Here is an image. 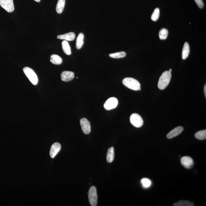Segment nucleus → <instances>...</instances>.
Returning <instances> with one entry per match:
<instances>
[{"label":"nucleus","mask_w":206,"mask_h":206,"mask_svg":"<svg viewBox=\"0 0 206 206\" xmlns=\"http://www.w3.org/2000/svg\"><path fill=\"white\" fill-rule=\"evenodd\" d=\"M171 78V73L166 71L164 72L160 78L158 84V87L161 90H163L168 85Z\"/></svg>","instance_id":"1"},{"label":"nucleus","mask_w":206,"mask_h":206,"mask_svg":"<svg viewBox=\"0 0 206 206\" xmlns=\"http://www.w3.org/2000/svg\"><path fill=\"white\" fill-rule=\"evenodd\" d=\"M124 85L129 89L134 90H140L141 84L136 79L132 78H126L123 80Z\"/></svg>","instance_id":"2"},{"label":"nucleus","mask_w":206,"mask_h":206,"mask_svg":"<svg viewBox=\"0 0 206 206\" xmlns=\"http://www.w3.org/2000/svg\"><path fill=\"white\" fill-rule=\"evenodd\" d=\"M23 71L30 82L34 85H37L38 83V79L36 74L34 71L32 69L28 67L24 68Z\"/></svg>","instance_id":"3"},{"label":"nucleus","mask_w":206,"mask_h":206,"mask_svg":"<svg viewBox=\"0 0 206 206\" xmlns=\"http://www.w3.org/2000/svg\"><path fill=\"white\" fill-rule=\"evenodd\" d=\"M89 203L92 206H96L97 204L98 197L96 187L92 186L89 189L88 192Z\"/></svg>","instance_id":"4"},{"label":"nucleus","mask_w":206,"mask_h":206,"mask_svg":"<svg viewBox=\"0 0 206 206\" xmlns=\"http://www.w3.org/2000/svg\"><path fill=\"white\" fill-rule=\"evenodd\" d=\"M131 123L136 128H141L143 125V119L140 115L137 113H133L130 117Z\"/></svg>","instance_id":"5"},{"label":"nucleus","mask_w":206,"mask_h":206,"mask_svg":"<svg viewBox=\"0 0 206 206\" xmlns=\"http://www.w3.org/2000/svg\"><path fill=\"white\" fill-rule=\"evenodd\" d=\"M0 5L8 12H12L14 11L13 0H0Z\"/></svg>","instance_id":"6"},{"label":"nucleus","mask_w":206,"mask_h":206,"mask_svg":"<svg viewBox=\"0 0 206 206\" xmlns=\"http://www.w3.org/2000/svg\"><path fill=\"white\" fill-rule=\"evenodd\" d=\"M118 100L116 98L112 97L110 98L106 101L104 104V107L106 110H111L117 107L118 105Z\"/></svg>","instance_id":"7"},{"label":"nucleus","mask_w":206,"mask_h":206,"mask_svg":"<svg viewBox=\"0 0 206 206\" xmlns=\"http://www.w3.org/2000/svg\"><path fill=\"white\" fill-rule=\"evenodd\" d=\"M80 125L84 133L88 135L91 132V126L89 121L86 118L81 119Z\"/></svg>","instance_id":"8"},{"label":"nucleus","mask_w":206,"mask_h":206,"mask_svg":"<svg viewBox=\"0 0 206 206\" xmlns=\"http://www.w3.org/2000/svg\"><path fill=\"white\" fill-rule=\"evenodd\" d=\"M181 165L187 169H190L194 165V161L191 157L188 156H184L181 159Z\"/></svg>","instance_id":"9"},{"label":"nucleus","mask_w":206,"mask_h":206,"mask_svg":"<svg viewBox=\"0 0 206 206\" xmlns=\"http://www.w3.org/2000/svg\"><path fill=\"white\" fill-rule=\"evenodd\" d=\"M61 148V145L60 144L55 142L53 144L50 148V156L52 158H54L57 155L60 150Z\"/></svg>","instance_id":"10"},{"label":"nucleus","mask_w":206,"mask_h":206,"mask_svg":"<svg viewBox=\"0 0 206 206\" xmlns=\"http://www.w3.org/2000/svg\"><path fill=\"white\" fill-rule=\"evenodd\" d=\"M184 128L182 126H178L174 128L170 132L167 134V138L168 139H171L180 135L183 132Z\"/></svg>","instance_id":"11"},{"label":"nucleus","mask_w":206,"mask_h":206,"mask_svg":"<svg viewBox=\"0 0 206 206\" xmlns=\"http://www.w3.org/2000/svg\"><path fill=\"white\" fill-rule=\"evenodd\" d=\"M74 77V73L72 71H64L61 74V80L64 82H68L72 80Z\"/></svg>","instance_id":"12"},{"label":"nucleus","mask_w":206,"mask_h":206,"mask_svg":"<svg viewBox=\"0 0 206 206\" xmlns=\"http://www.w3.org/2000/svg\"><path fill=\"white\" fill-rule=\"evenodd\" d=\"M59 39L67 41H73L75 38V34L73 32H70L62 35L57 36Z\"/></svg>","instance_id":"13"},{"label":"nucleus","mask_w":206,"mask_h":206,"mask_svg":"<svg viewBox=\"0 0 206 206\" xmlns=\"http://www.w3.org/2000/svg\"><path fill=\"white\" fill-rule=\"evenodd\" d=\"M190 53V46L188 43H184L182 51V59L185 60L188 57Z\"/></svg>","instance_id":"14"},{"label":"nucleus","mask_w":206,"mask_h":206,"mask_svg":"<svg viewBox=\"0 0 206 206\" xmlns=\"http://www.w3.org/2000/svg\"><path fill=\"white\" fill-rule=\"evenodd\" d=\"M114 149L113 147H111L108 149L107 155H106V160L107 162L111 163L113 162L114 159Z\"/></svg>","instance_id":"15"},{"label":"nucleus","mask_w":206,"mask_h":206,"mask_svg":"<svg viewBox=\"0 0 206 206\" xmlns=\"http://www.w3.org/2000/svg\"><path fill=\"white\" fill-rule=\"evenodd\" d=\"M50 62L55 65H60L62 63L63 60L62 58L57 55L53 54L50 57Z\"/></svg>","instance_id":"16"},{"label":"nucleus","mask_w":206,"mask_h":206,"mask_svg":"<svg viewBox=\"0 0 206 206\" xmlns=\"http://www.w3.org/2000/svg\"><path fill=\"white\" fill-rule=\"evenodd\" d=\"M65 4V0H58L56 8L57 13L60 14L63 12Z\"/></svg>","instance_id":"17"},{"label":"nucleus","mask_w":206,"mask_h":206,"mask_svg":"<svg viewBox=\"0 0 206 206\" xmlns=\"http://www.w3.org/2000/svg\"><path fill=\"white\" fill-rule=\"evenodd\" d=\"M84 34L82 33L79 34L76 42V47L78 49H80L83 46L84 44Z\"/></svg>","instance_id":"18"},{"label":"nucleus","mask_w":206,"mask_h":206,"mask_svg":"<svg viewBox=\"0 0 206 206\" xmlns=\"http://www.w3.org/2000/svg\"><path fill=\"white\" fill-rule=\"evenodd\" d=\"M62 47L63 52L68 55H70L71 54V50L69 43L67 41H63L62 43Z\"/></svg>","instance_id":"19"},{"label":"nucleus","mask_w":206,"mask_h":206,"mask_svg":"<svg viewBox=\"0 0 206 206\" xmlns=\"http://www.w3.org/2000/svg\"><path fill=\"white\" fill-rule=\"evenodd\" d=\"M194 204L191 201H181L175 203L173 204V206H194Z\"/></svg>","instance_id":"20"},{"label":"nucleus","mask_w":206,"mask_h":206,"mask_svg":"<svg viewBox=\"0 0 206 206\" xmlns=\"http://www.w3.org/2000/svg\"><path fill=\"white\" fill-rule=\"evenodd\" d=\"M195 137L197 139L203 140L206 139V130H201L195 133Z\"/></svg>","instance_id":"21"},{"label":"nucleus","mask_w":206,"mask_h":206,"mask_svg":"<svg viewBox=\"0 0 206 206\" xmlns=\"http://www.w3.org/2000/svg\"><path fill=\"white\" fill-rule=\"evenodd\" d=\"M168 30L166 28H162L159 33V36L160 39L161 40H165L168 37Z\"/></svg>","instance_id":"22"},{"label":"nucleus","mask_w":206,"mask_h":206,"mask_svg":"<svg viewBox=\"0 0 206 206\" xmlns=\"http://www.w3.org/2000/svg\"><path fill=\"white\" fill-rule=\"evenodd\" d=\"M126 56V53L125 52H120L109 55L110 57L114 59H119L125 57Z\"/></svg>","instance_id":"23"},{"label":"nucleus","mask_w":206,"mask_h":206,"mask_svg":"<svg viewBox=\"0 0 206 206\" xmlns=\"http://www.w3.org/2000/svg\"><path fill=\"white\" fill-rule=\"evenodd\" d=\"M160 16V9L159 8H157L153 13L152 16H151V19L152 21H155L158 20Z\"/></svg>","instance_id":"24"},{"label":"nucleus","mask_w":206,"mask_h":206,"mask_svg":"<svg viewBox=\"0 0 206 206\" xmlns=\"http://www.w3.org/2000/svg\"><path fill=\"white\" fill-rule=\"evenodd\" d=\"M141 183L142 185L145 188H148L150 186L151 184V182L150 180L147 178H143L141 180Z\"/></svg>","instance_id":"25"},{"label":"nucleus","mask_w":206,"mask_h":206,"mask_svg":"<svg viewBox=\"0 0 206 206\" xmlns=\"http://www.w3.org/2000/svg\"><path fill=\"white\" fill-rule=\"evenodd\" d=\"M194 1L196 3L198 8H204V5L203 0H194Z\"/></svg>","instance_id":"26"},{"label":"nucleus","mask_w":206,"mask_h":206,"mask_svg":"<svg viewBox=\"0 0 206 206\" xmlns=\"http://www.w3.org/2000/svg\"><path fill=\"white\" fill-rule=\"evenodd\" d=\"M204 95H205V97H206V84L204 86Z\"/></svg>","instance_id":"27"},{"label":"nucleus","mask_w":206,"mask_h":206,"mask_svg":"<svg viewBox=\"0 0 206 206\" xmlns=\"http://www.w3.org/2000/svg\"><path fill=\"white\" fill-rule=\"evenodd\" d=\"M34 1H36V2H40L41 0H34Z\"/></svg>","instance_id":"28"},{"label":"nucleus","mask_w":206,"mask_h":206,"mask_svg":"<svg viewBox=\"0 0 206 206\" xmlns=\"http://www.w3.org/2000/svg\"><path fill=\"white\" fill-rule=\"evenodd\" d=\"M169 71L171 73V71H172V69H170L169 71Z\"/></svg>","instance_id":"29"}]
</instances>
